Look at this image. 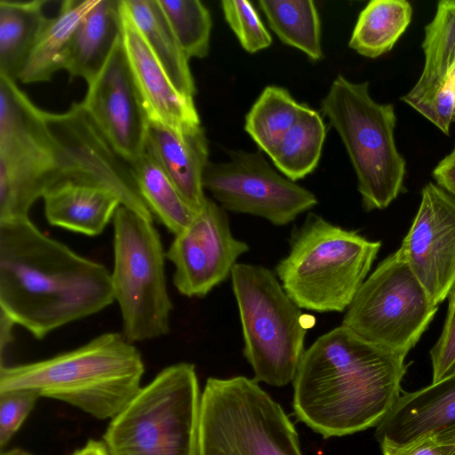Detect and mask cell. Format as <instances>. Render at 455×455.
<instances>
[{"label":"cell","instance_id":"cell-1","mask_svg":"<svg viewBox=\"0 0 455 455\" xmlns=\"http://www.w3.org/2000/svg\"><path fill=\"white\" fill-rule=\"evenodd\" d=\"M115 301L111 273L44 235L29 217L0 221V311L42 339Z\"/></svg>","mask_w":455,"mask_h":455},{"label":"cell","instance_id":"cell-2","mask_svg":"<svg viewBox=\"0 0 455 455\" xmlns=\"http://www.w3.org/2000/svg\"><path fill=\"white\" fill-rule=\"evenodd\" d=\"M405 358L343 325L305 350L293 383L297 419L324 438L376 427L401 395Z\"/></svg>","mask_w":455,"mask_h":455},{"label":"cell","instance_id":"cell-3","mask_svg":"<svg viewBox=\"0 0 455 455\" xmlns=\"http://www.w3.org/2000/svg\"><path fill=\"white\" fill-rule=\"evenodd\" d=\"M145 366L123 334L103 333L86 344L28 363L0 366V391L27 388L98 419H113L137 395Z\"/></svg>","mask_w":455,"mask_h":455},{"label":"cell","instance_id":"cell-4","mask_svg":"<svg viewBox=\"0 0 455 455\" xmlns=\"http://www.w3.org/2000/svg\"><path fill=\"white\" fill-rule=\"evenodd\" d=\"M289 244L276 276L301 309L318 313L347 310L381 247L314 212L292 230Z\"/></svg>","mask_w":455,"mask_h":455},{"label":"cell","instance_id":"cell-5","mask_svg":"<svg viewBox=\"0 0 455 455\" xmlns=\"http://www.w3.org/2000/svg\"><path fill=\"white\" fill-rule=\"evenodd\" d=\"M321 111L347 149L363 209L387 208L404 191L406 174L394 136L393 104L375 101L368 82L353 83L339 75L321 101Z\"/></svg>","mask_w":455,"mask_h":455},{"label":"cell","instance_id":"cell-6","mask_svg":"<svg viewBox=\"0 0 455 455\" xmlns=\"http://www.w3.org/2000/svg\"><path fill=\"white\" fill-rule=\"evenodd\" d=\"M201 393L195 365L178 363L141 387L102 436L110 455H198Z\"/></svg>","mask_w":455,"mask_h":455},{"label":"cell","instance_id":"cell-7","mask_svg":"<svg viewBox=\"0 0 455 455\" xmlns=\"http://www.w3.org/2000/svg\"><path fill=\"white\" fill-rule=\"evenodd\" d=\"M243 355L254 379L274 387L292 382L305 352L307 331L301 308L270 269L236 263L231 272Z\"/></svg>","mask_w":455,"mask_h":455},{"label":"cell","instance_id":"cell-8","mask_svg":"<svg viewBox=\"0 0 455 455\" xmlns=\"http://www.w3.org/2000/svg\"><path fill=\"white\" fill-rule=\"evenodd\" d=\"M258 383L243 376L207 379L198 455H302L293 424Z\"/></svg>","mask_w":455,"mask_h":455},{"label":"cell","instance_id":"cell-9","mask_svg":"<svg viewBox=\"0 0 455 455\" xmlns=\"http://www.w3.org/2000/svg\"><path fill=\"white\" fill-rule=\"evenodd\" d=\"M114 267L111 282L131 343L162 337L170 331L172 303L165 274L166 251L153 224L120 205L113 217Z\"/></svg>","mask_w":455,"mask_h":455},{"label":"cell","instance_id":"cell-10","mask_svg":"<svg viewBox=\"0 0 455 455\" xmlns=\"http://www.w3.org/2000/svg\"><path fill=\"white\" fill-rule=\"evenodd\" d=\"M61 180L60 145L45 111L0 76V221L28 218L33 204Z\"/></svg>","mask_w":455,"mask_h":455},{"label":"cell","instance_id":"cell-11","mask_svg":"<svg viewBox=\"0 0 455 455\" xmlns=\"http://www.w3.org/2000/svg\"><path fill=\"white\" fill-rule=\"evenodd\" d=\"M437 309L396 250L364 280L341 325L362 339L406 358Z\"/></svg>","mask_w":455,"mask_h":455},{"label":"cell","instance_id":"cell-12","mask_svg":"<svg viewBox=\"0 0 455 455\" xmlns=\"http://www.w3.org/2000/svg\"><path fill=\"white\" fill-rule=\"evenodd\" d=\"M226 162L209 161L203 187L225 210L284 226L317 204L308 189L278 173L262 152L229 150Z\"/></svg>","mask_w":455,"mask_h":455},{"label":"cell","instance_id":"cell-13","mask_svg":"<svg viewBox=\"0 0 455 455\" xmlns=\"http://www.w3.org/2000/svg\"><path fill=\"white\" fill-rule=\"evenodd\" d=\"M45 119L60 144L62 181L105 188L119 198L122 205L153 220L129 163L112 148L81 102H74L64 113L45 111Z\"/></svg>","mask_w":455,"mask_h":455},{"label":"cell","instance_id":"cell-14","mask_svg":"<svg viewBox=\"0 0 455 455\" xmlns=\"http://www.w3.org/2000/svg\"><path fill=\"white\" fill-rule=\"evenodd\" d=\"M248 251V244L233 235L226 211L207 197L191 224L174 235L166 258L174 266L177 291L188 298L204 297Z\"/></svg>","mask_w":455,"mask_h":455},{"label":"cell","instance_id":"cell-15","mask_svg":"<svg viewBox=\"0 0 455 455\" xmlns=\"http://www.w3.org/2000/svg\"><path fill=\"white\" fill-rule=\"evenodd\" d=\"M112 148L128 163L145 152L148 114L133 76L123 36L81 102Z\"/></svg>","mask_w":455,"mask_h":455},{"label":"cell","instance_id":"cell-16","mask_svg":"<svg viewBox=\"0 0 455 455\" xmlns=\"http://www.w3.org/2000/svg\"><path fill=\"white\" fill-rule=\"evenodd\" d=\"M398 250L438 307L455 283V197L436 184H426L418 212Z\"/></svg>","mask_w":455,"mask_h":455},{"label":"cell","instance_id":"cell-17","mask_svg":"<svg viewBox=\"0 0 455 455\" xmlns=\"http://www.w3.org/2000/svg\"><path fill=\"white\" fill-rule=\"evenodd\" d=\"M424 30L423 70L401 100L449 136L455 108V0L439 1Z\"/></svg>","mask_w":455,"mask_h":455},{"label":"cell","instance_id":"cell-18","mask_svg":"<svg viewBox=\"0 0 455 455\" xmlns=\"http://www.w3.org/2000/svg\"><path fill=\"white\" fill-rule=\"evenodd\" d=\"M145 152L163 170L188 204L199 212L207 196L203 174L209 143L201 124L172 126L149 119Z\"/></svg>","mask_w":455,"mask_h":455},{"label":"cell","instance_id":"cell-19","mask_svg":"<svg viewBox=\"0 0 455 455\" xmlns=\"http://www.w3.org/2000/svg\"><path fill=\"white\" fill-rule=\"evenodd\" d=\"M455 424V371L417 391L401 395L376 426L380 447L401 446Z\"/></svg>","mask_w":455,"mask_h":455},{"label":"cell","instance_id":"cell-20","mask_svg":"<svg viewBox=\"0 0 455 455\" xmlns=\"http://www.w3.org/2000/svg\"><path fill=\"white\" fill-rule=\"evenodd\" d=\"M123 43L149 119L172 126L201 124L194 99L180 94L151 52L121 1Z\"/></svg>","mask_w":455,"mask_h":455},{"label":"cell","instance_id":"cell-21","mask_svg":"<svg viewBox=\"0 0 455 455\" xmlns=\"http://www.w3.org/2000/svg\"><path fill=\"white\" fill-rule=\"evenodd\" d=\"M123 36L121 0H98L76 27L60 60L70 78L90 84Z\"/></svg>","mask_w":455,"mask_h":455},{"label":"cell","instance_id":"cell-22","mask_svg":"<svg viewBox=\"0 0 455 455\" xmlns=\"http://www.w3.org/2000/svg\"><path fill=\"white\" fill-rule=\"evenodd\" d=\"M43 198L50 225L90 236L100 235L121 205L105 188L70 180L55 184Z\"/></svg>","mask_w":455,"mask_h":455},{"label":"cell","instance_id":"cell-23","mask_svg":"<svg viewBox=\"0 0 455 455\" xmlns=\"http://www.w3.org/2000/svg\"><path fill=\"white\" fill-rule=\"evenodd\" d=\"M169 79L183 96L196 93L189 59L181 48L157 0H121Z\"/></svg>","mask_w":455,"mask_h":455},{"label":"cell","instance_id":"cell-24","mask_svg":"<svg viewBox=\"0 0 455 455\" xmlns=\"http://www.w3.org/2000/svg\"><path fill=\"white\" fill-rule=\"evenodd\" d=\"M47 0H0V76L12 81L20 74L49 18Z\"/></svg>","mask_w":455,"mask_h":455},{"label":"cell","instance_id":"cell-25","mask_svg":"<svg viewBox=\"0 0 455 455\" xmlns=\"http://www.w3.org/2000/svg\"><path fill=\"white\" fill-rule=\"evenodd\" d=\"M98 0H66L58 14L50 18L25 63L19 81L48 82L60 70V60L76 27Z\"/></svg>","mask_w":455,"mask_h":455},{"label":"cell","instance_id":"cell-26","mask_svg":"<svg viewBox=\"0 0 455 455\" xmlns=\"http://www.w3.org/2000/svg\"><path fill=\"white\" fill-rule=\"evenodd\" d=\"M411 17L406 0H371L359 14L348 46L362 56L378 58L393 49Z\"/></svg>","mask_w":455,"mask_h":455},{"label":"cell","instance_id":"cell-27","mask_svg":"<svg viewBox=\"0 0 455 455\" xmlns=\"http://www.w3.org/2000/svg\"><path fill=\"white\" fill-rule=\"evenodd\" d=\"M129 164L138 191L153 217L174 235L186 229L197 212L163 170L146 152Z\"/></svg>","mask_w":455,"mask_h":455},{"label":"cell","instance_id":"cell-28","mask_svg":"<svg viewBox=\"0 0 455 455\" xmlns=\"http://www.w3.org/2000/svg\"><path fill=\"white\" fill-rule=\"evenodd\" d=\"M270 28L285 44L303 52L313 60L323 58L321 21L312 0H259Z\"/></svg>","mask_w":455,"mask_h":455},{"label":"cell","instance_id":"cell-29","mask_svg":"<svg viewBox=\"0 0 455 455\" xmlns=\"http://www.w3.org/2000/svg\"><path fill=\"white\" fill-rule=\"evenodd\" d=\"M325 137L322 116L305 105L296 124L269 157L287 179L299 180L317 167Z\"/></svg>","mask_w":455,"mask_h":455},{"label":"cell","instance_id":"cell-30","mask_svg":"<svg viewBox=\"0 0 455 455\" xmlns=\"http://www.w3.org/2000/svg\"><path fill=\"white\" fill-rule=\"evenodd\" d=\"M304 107L286 89L267 86L247 113L244 130L259 150L269 156L296 124Z\"/></svg>","mask_w":455,"mask_h":455},{"label":"cell","instance_id":"cell-31","mask_svg":"<svg viewBox=\"0 0 455 455\" xmlns=\"http://www.w3.org/2000/svg\"><path fill=\"white\" fill-rule=\"evenodd\" d=\"M157 1L188 59L207 57L212 23L205 5L199 0Z\"/></svg>","mask_w":455,"mask_h":455},{"label":"cell","instance_id":"cell-32","mask_svg":"<svg viewBox=\"0 0 455 455\" xmlns=\"http://www.w3.org/2000/svg\"><path fill=\"white\" fill-rule=\"evenodd\" d=\"M221 8L227 23L243 50L255 53L271 45V35L250 1L223 0Z\"/></svg>","mask_w":455,"mask_h":455},{"label":"cell","instance_id":"cell-33","mask_svg":"<svg viewBox=\"0 0 455 455\" xmlns=\"http://www.w3.org/2000/svg\"><path fill=\"white\" fill-rule=\"evenodd\" d=\"M40 395L27 388L0 391V448L1 451L22 426L34 409Z\"/></svg>","mask_w":455,"mask_h":455},{"label":"cell","instance_id":"cell-34","mask_svg":"<svg viewBox=\"0 0 455 455\" xmlns=\"http://www.w3.org/2000/svg\"><path fill=\"white\" fill-rule=\"evenodd\" d=\"M429 354L432 383L455 371V283L448 295V310L442 333Z\"/></svg>","mask_w":455,"mask_h":455},{"label":"cell","instance_id":"cell-35","mask_svg":"<svg viewBox=\"0 0 455 455\" xmlns=\"http://www.w3.org/2000/svg\"><path fill=\"white\" fill-rule=\"evenodd\" d=\"M383 455H451L454 444L436 435L401 446L380 447Z\"/></svg>","mask_w":455,"mask_h":455},{"label":"cell","instance_id":"cell-36","mask_svg":"<svg viewBox=\"0 0 455 455\" xmlns=\"http://www.w3.org/2000/svg\"><path fill=\"white\" fill-rule=\"evenodd\" d=\"M436 185L455 197V143L452 150L434 168Z\"/></svg>","mask_w":455,"mask_h":455},{"label":"cell","instance_id":"cell-37","mask_svg":"<svg viewBox=\"0 0 455 455\" xmlns=\"http://www.w3.org/2000/svg\"><path fill=\"white\" fill-rule=\"evenodd\" d=\"M15 323L0 311V352L1 355L13 339L12 331Z\"/></svg>","mask_w":455,"mask_h":455},{"label":"cell","instance_id":"cell-38","mask_svg":"<svg viewBox=\"0 0 455 455\" xmlns=\"http://www.w3.org/2000/svg\"><path fill=\"white\" fill-rule=\"evenodd\" d=\"M71 455H110L104 442L89 440L82 448L76 450Z\"/></svg>","mask_w":455,"mask_h":455},{"label":"cell","instance_id":"cell-39","mask_svg":"<svg viewBox=\"0 0 455 455\" xmlns=\"http://www.w3.org/2000/svg\"><path fill=\"white\" fill-rule=\"evenodd\" d=\"M436 435L451 442L454 444L451 455H455V424L435 434Z\"/></svg>","mask_w":455,"mask_h":455},{"label":"cell","instance_id":"cell-40","mask_svg":"<svg viewBox=\"0 0 455 455\" xmlns=\"http://www.w3.org/2000/svg\"><path fill=\"white\" fill-rule=\"evenodd\" d=\"M0 455H33V454H31L30 452H28L25 450H22L20 448H15V449H11L8 451H2Z\"/></svg>","mask_w":455,"mask_h":455},{"label":"cell","instance_id":"cell-41","mask_svg":"<svg viewBox=\"0 0 455 455\" xmlns=\"http://www.w3.org/2000/svg\"><path fill=\"white\" fill-rule=\"evenodd\" d=\"M452 122H455V108H454V111H453V116H452Z\"/></svg>","mask_w":455,"mask_h":455}]
</instances>
